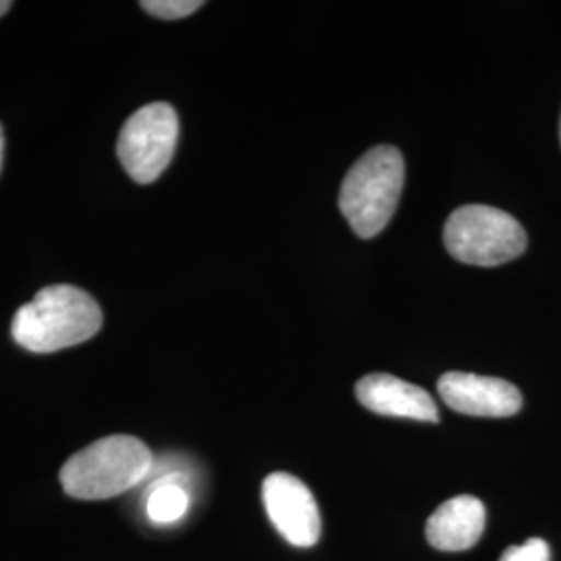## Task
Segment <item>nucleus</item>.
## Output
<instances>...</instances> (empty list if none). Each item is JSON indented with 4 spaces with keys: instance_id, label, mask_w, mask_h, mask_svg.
I'll use <instances>...</instances> for the list:
<instances>
[{
    "instance_id": "obj_12",
    "label": "nucleus",
    "mask_w": 561,
    "mask_h": 561,
    "mask_svg": "<svg viewBox=\"0 0 561 561\" xmlns=\"http://www.w3.org/2000/svg\"><path fill=\"white\" fill-rule=\"evenodd\" d=\"M500 561H551V549L542 539H530L507 547Z\"/></svg>"
},
{
    "instance_id": "obj_7",
    "label": "nucleus",
    "mask_w": 561,
    "mask_h": 561,
    "mask_svg": "<svg viewBox=\"0 0 561 561\" xmlns=\"http://www.w3.org/2000/svg\"><path fill=\"white\" fill-rule=\"evenodd\" d=\"M437 389L451 410L468 416L507 419L522 410L520 389L495 377L445 373L437 382Z\"/></svg>"
},
{
    "instance_id": "obj_15",
    "label": "nucleus",
    "mask_w": 561,
    "mask_h": 561,
    "mask_svg": "<svg viewBox=\"0 0 561 561\" xmlns=\"http://www.w3.org/2000/svg\"><path fill=\"white\" fill-rule=\"evenodd\" d=\"M560 136H561V127H560Z\"/></svg>"
},
{
    "instance_id": "obj_8",
    "label": "nucleus",
    "mask_w": 561,
    "mask_h": 561,
    "mask_svg": "<svg viewBox=\"0 0 561 561\" xmlns=\"http://www.w3.org/2000/svg\"><path fill=\"white\" fill-rule=\"evenodd\" d=\"M356 398L362 405L381 416L437 422L439 410L428 391L419 385L401 381L393 375L375 373L356 382Z\"/></svg>"
},
{
    "instance_id": "obj_5",
    "label": "nucleus",
    "mask_w": 561,
    "mask_h": 561,
    "mask_svg": "<svg viewBox=\"0 0 561 561\" xmlns=\"http://www.w3.org/2000/svg\"><path fill=\"white\" fill-rule=\"evenodd\" d=\"M180 119L171 104H146L125 121L119 134V161L138 183L159 180L175 154Z\"/></svg>"
},
{
    "instance_id": "obj_1",
    "label": "nucleus",
    "mask_w": 561,
    "mask_h": 561,
    "mask_svg": "<svg viewBox=\"0 0 561 561\" xmlns=\"http://www.w3.org/2000/svg\"><path fill=\"white\" fill-rule=\"evenodd\" d=\"M101 327V306L90 294L71 285H50L21 306L11 333L21 347L53 354L92 340Z\"/></svg>"
},
{
    "instance_id": "obj_4",
    "label": "nucleus",
    "mask_w": 561,
    "mask_h": 561,
    "mask_svg": "<svg viewBox=\"0 0 561 561\" xmlns=\"http://www.w3.org/2000/svg\"><path fill=\"white\" fill-rule=\"evenodd\" d=\"M443 240L456 261L477 266H497L514 261L526 250V231L512 215L493 206L468 204L451 213Z\"/></svg>"
},
{
    "instance_id": "obj_9",
    "label": "nucleus",
    "mask_w": 561,
    "mask_h": 561,
    "mask_svg": "<svg viewBox=\"0 0 561 561\" xmlns=\"http://www.w3.org/2000/svg\"><path fill=\"white\" fill-rule=\"evenodd\" d=\"M486 524L484 503L460 495L443 503L426 522V541L439 551H466L481 541Z\"/></svg>"
},
{
    "instance_id": "obj_6",
    "label": "nucleus",
    "mask_w": 561,
    "mask_h": 561,
    "mask_svg": "<svg viewBox=\"0 0 561 561\" xmlns=\"http://www.w3.org/2000/svg\"><path fill=\"white\" fill-rule=\"evenodd\" d=\"M266 516L294 547H312L321 539L322 520L312 491L298 477L273 472L262 482Z\"/></svg>"
},
{
    "instance_id": "obj_10",
    "label": "nucleus",
    "mask_w": 561,
    "mask_h": 561,
    "mask_svg": "<svg viewBox=\"0 0 561 561\" xmlns=\"http://www.w3.org/2000/svg\"><path fill=\"white\" fill-rule=\"evenodd\" d=\"M190 510V491L181 481L180 472L164 474L146 495V516L154 524H175Z\"/></svg>"
},
{
    "instance_id": "obj_13",
    "label": "nucleus",
    "mask_w": 561,
    "mask_h": 561,
    "mask_svg": "<svg viewBox=\"0 0 561 561\" xmlns=\"http://www.w3.org/2000/svg\"><path fill=\"white\" fill-rule=\"evenodd\" d=\"M11 9V2L9 0H0V18Z\"/></svg>"
},
{
    "instance_id": "obj_3",
    "label": "nucleus",
    "mask_w": 561,
    "mask_h": 561,
    "mask_svg": "<svg viewBox=\"0 0 561 561\" xmlns=\"http://www.w3.org/2000/svg\"><path fill=\"white\" fill-rule=\"evenodd\" d=\"M405 180L403 157L396 146H377L356 162L341 183L340 208L362 240L389 225Z\"/></svg>"
},
{
    "instance_id": "obj_2",
    "label": "nucleus",
    "mask_w": 561,
    "mask_h": 561,
    "mask_svg": "<svg viewBox=\"0 0 561 561\" xmlns=\"http://www.w3.org/2000/svg\"><path fill=\"white\" fill-rule=\"evenodd\" d=\"M154 456L146 443L113 435L88 445L65 461L60 484L67 495L85 502L111 500L150 477Z\"/></svg>"
},
{
    "instance_id": "obj_14",
    "label": "nucleus",
    "mask_w": 561,
    "mask_h": 561,
    "mask_svg": "<svg viewBox=\"0 0 561 561\" xmlns=\"http://www.w3.org/2000/svg\"><path fill=\"white\" fill-rule=\"evenodd\" d=\"M2 148H4V138H2V127H0V167H2Z\"/></svg>"
},
{
    "instance_id": "obj_11",
    "label": "nucleus",
    "mask_w": 561,
    "mask_h": 561,
    "mask_svg": "<svg viewBox=\"0 0 561 561\" xmlns=\"http://www.w3.org/2000/svg\"><path fill=\"white\" fill-rule=\"evenodd\" d=\"M201 0H148L141 9L159 20H183L201 9Z\"/></svg>"
}]
</instances>
